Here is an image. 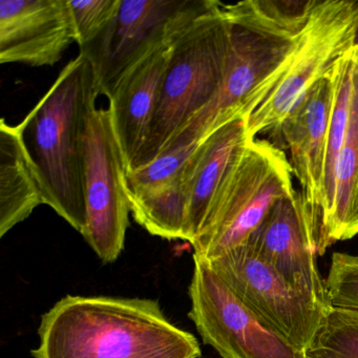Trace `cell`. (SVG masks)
Returning <instances> with one entry per match:
<instances>
[{"instance_id": "1", "label": "cell", "mask_w": 358, "mask_h": 358, "mask_svg": "<svg viewBox=\"0 0 358 358\" xmlns=\"http://www.w3.org/2000/svg\"><path fill=\"white\" fill-rule=\"evenodd\" d=\"M34 358H200L156 299L68 295L41 317Z\"/></svg>"}, {"instance_id": "2", "label": "cell", "mask_w": 358, "mask_h": 358, "mask_svg": "<svg viewBox=\"0 0 358 358\" xmlns=\"http://www.w3.org/2000/svg\"><path fill=\"white\" fill-rule=\"evenodd\" d=\"M314 3L245 0L223 3L229 33L223 81L213 101L190 120L171 148L200 142L257 108L270 81L294 51Z\"/></svg>"}, {"instance_id": "3", "label": "cell", "mask_w": 358, "mask_h": 358, "mask_svg": "<svg viewBox=\"0 0 358 358\" xmlns=\"http://www.w3.org/2000/svg\"><path fill=\"white\" fill-rule=\"evenodd\" d=\"M98 96L93 68L79 54L20 123L43 204L80 234L87 217L85 131Z\"/></svg>"}, {"instance_id": "4", "label": "cell", "mask_w": 358, "mask_h": 358, "mask_svg": "<svg viewBox=\"0 0 358 358\" xmlns=\"http://www.w3.org/2000/svg\"><path fill=\"white\" fill-rule=\"evenodd\" d=\"M228 45L223 3L209 0L206 9L173 41L148 139L127 171L148 165L166 152L190 120L213 101L223 81Z\"/></svg>"}, {"instance_id": "5", "label": "cell", "mask_w": 358, "mask_h": 358, "mask_svg": "<svg viewBox=\"0 0 358 358\" xmlns=\"http://www.w3.org/2000/svg\"><path fill=\"white\" fill-rule=\"evenodd\" d=\"M284 150L262 138L243 146L217 189L194 255L213 261L244 245L272 207L295 192Z\"/></svg>"}, {"instance_id": "6", "label": "cell", "mask_w": 358, "mask_h": 358, "mask_svg": "<svg viewBox=\"0 0 358 358\" xmlns=\"http://www.w3.org/2000/svg\"><path fill=\"white\" fill-rule=\"evenodd\" d=\"M357 30L358 0H315L294 51L246 116L249 137L276 135L307 90L355 45Z\"/></svg>"}, {"instance_id": "7", "label": "cell", "mask_w": 358, "mask_h": 358, "mask_svg": "<svg viewBox=\"0 0 358 358\" xmlns=\"http://www.w3.org/2000/svg\"><path fill=\"white\" fill-rule=\"evenodd\" d=\"M208 3L209 0H121L108 28L79 53L93 68L99 95L110 97L129 69L159 45L175 38Z\"/></svg>"}, {"instance_id": "8", "label": "cell", "mask_w": 358, "mask_h": 358, "mask_svg": "<svg viewBox=\"0 0 358 358\" xmlns=\"http://www.w3.org/2000/svg\"><path fill=\"white\" fill-rule=\"evenodd\" d=\"M85 152L87 217L81 234L100 259L113 263L124 248L131 208L127 166L108 108L90 115Z\"/></svg>"}, {"instance_id": "9", "label": "cell", "mask_w": 358, "mask_h": 358, "mask_svg": "<svg viewBox=\"0 0 358 358\" xmlns=\"http://www.w3.org/2000/svg\"><path fill=\"white\" fill-rule=\"evenodd\" d=\"M208 263L267 328L295 349H308L326 313L291 288L248 245L236 247Z\"/></svg>"}, {"instance_id": "10", "label": "cell", "mask_w": 358, "mask_h": 358, "mask_svg": "<svg viewBox=\"0 0 358 358\" xmlns=\"http://www.w3.org/2000/svg\"><path fill=\"white\" fill-rule=\"evenodd\" d=\"M189 318L206 345L223 358H306L265 326L217 275L194 255Z\"/></svg>"}, {"instance_id": "11", "label": "cell", "mask_w": 358, "mask_h": 358, "mask_svg": "<svg viewBox=\"0 0 358 358\" xmlns=\"http://www.w3.org/2000/svg\"><path fill=\"white\" fill-rule=\"evenodd\" d=\"M245 244L324 313L332 308L317 267L313 226L301 192L278 201Z\"/></svg>"}, {"instance_id": "12", "label": "cell", "mask_w": 358, "mask_h": 358, "mask_svg": "<svg viewBox=\"0 0 358 358\" xmlns=\"http://www.w3.org/2000/svg\"><path fill=\"white\" fill-rule=\"evenodd\" d=\"M331 69L307 90L276 133L290 152L289 162L301 185V194L313 226L316 252L322 227L327 145L333 103Z\"/></svg>"}, {"instance_id": "13", "label": "cell", "mask_w": 358, "mask_h": 358, "mask_svg": "<svg viewBox=\"0 0 358 358\" xmlns=\"http://www.w3.org/2000/svg\"><path fill=\"white\" fill-rule=\"evenodd\" d=\"M76 43L69 0H0V62L53 66Z\"/></svg>"}, {"instance_id": "14", "label": "cell", "mask_w": 358, "mask_h": 358, "mask_svg": "<svg viewBox=\"0 0 358 358\" xmlns=\"http://www.w3.org/2000/svg\"><path fill=\"white\" fill-rule=\"evenodd\" d=\"M176 37L146 54L129 69L108 97V110L127 171L148 139Z\"/></svg>"}, {"instance_id": "15", "label": "cell", "mask_w": 358, "mask_h": 358, "mask_svg": "<svg viewBox=\"0 0 358 358\" xmlns=\"http://www.w3.org/2000/svg\"><path fill=\"white\" fill-rule=\"evenodd\" d=\"M249 139L246 117H241L201 140L186 162L183 173L187 196L186 241L190 244L200 234L217 189Z\"/></svg>"}, {"instance_id": "16", "label": "cell", "mask_w": 358, "mask_h": 358, "mask_svg": "<svg viewBox=\"0 0 358 358\" xmlns=\"http://www.w3.org/2000/svg\"><path fill=\"white\" fill-rule=\"evenodd\" d=\"M43 204L20 124L0 122V236Z\"/></svg>"}, {"instance_id": "17", "label": "cell", "mask_w": 358, "mask_h": 358, "mask_svg": "<svg viewBox=\"0 0 358 358\" xmlns=\"http://www.w3.org/2000/svg\"><path fill=\"white\" fill-rule=\"evenodd\" d=\"M353 62L349 120L335 169V200L324 234V249L358 234V43Z\"/></svg>"}, {"instance_id": "18", "label": "cell", "mask_w": 358, "mask_h": 358, "mask_svg": "<svg viewBox=\"0 0 358 358\" xmlns=\"http://www.w3.org/2000/svg\"><path fill=\"white\" fill-rule=\"evenodd\" d=\"M333 78V103L329 123L327 145L326 171H324V203H322V227L317 245V255L326 252L324 234L332 213L335 200V169L337 158L343 148L349 120L352 96L353 62L351 50L339 58L331 69Z\"/></svg>"}, {"instance_id": "19", "label": "cell", "mask_w": 358, "mask_h": 358, "mask_svg": "<svg viewBox=\"0 0 358 358\" xmlns=\"http://www.w3.org/2000/svg\"><path fill=\"white\" fill-rule=\"evenodd\" d=\"M306 358H358V310L331 308Z\"/></svg>"}, {"instance_id": "20", "label": "cell", "mask_w": 358, "mask_h": 358, "mask_svg": "<svg viewBox=\"0 0 358 358\" xmlns=\"http://www.w3.org/2000/svg\"><path fill=\"white\" fill-rule=\"evenodd\" d=\"M120 3L121 0H69L79 49L91 45L104 32Z\"/></svg>"}, {"instance_id": "21", "label": "cell", "mask_w": 358, "mask_h": 358, "mask_svg": "<svg viewBox=\"0 0 358 358\" xmlns=\"http://www.w3.org/2000/svg\"><path fill=\"white\" fill-rule=\"evenodd\" d=\"M324 282L332 307L358 310V255L333 253Z\"/></svg>"}, {"instance_id": "22", "label": "cell", "mask_w": 358, "mask_h": 358, "mask_svg": "<svg viewBox=\"0 0 358 358\" xmlns=\"http://www.w3.org/2000/svg\"><path fill=\"white\" fill-rule=\"evenodd\" d=\"M358 43V30H357V34H356V41H355V45H357Z\"/></svg>"}]
</instances>
